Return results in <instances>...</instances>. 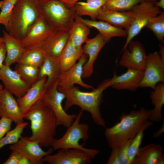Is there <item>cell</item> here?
Returning <instances> with one entry per match:
<instances>
[{"label": "cell", "instance_id": "obj_1", "mask_svg": "<svg viewBox=\"0 0 164 164\" xmlns=\"http://www.w3.org/2000/svg\"><path fill=\"white\" fill-rule=\"evenodd\" d=\"M112 81V78L105 80L90 92L82 91L74 86L68 88L58 86V90L65 96L64 109L67 111L73 106H77L81 110L89 113L96 124L105 127V122L101 115L100 107L103 101V92L111 87Z\"/></svg>", "mask_w": 164, "mask_h": 164}, {"label": "cell", "instance_id": "obj_2", "mask_svg": "<svg viewBox=\"0 0 164 164\" xmlns=\"http://www.w3.org/2000/svg\"><path fill=\"white\" fill-rule=\"evenodd\" d=\"M23 118L30 122L32 135L30 139L37 142L42 147H51L58 126L53 112L41 99L24 114Z\"/></svg>", "mask_w": 164, "mask_h": 164}, {"label": "cell", "instance_id": "obj_3", "mask_svg": "<svg viewBox=\"0 0 164 164\" xmlns=\"http://www.w3.org/2000/svg\"><path fill=\"white\" fill-rule=\"evenodd\" d=\"M151 111L142 107L129 113H123L119 121L105 129L104 135L109 147L119 148L125 142L132 139L149 121Z\"/></svg>", "mask_w": 164, "mask_h": 164}, {"label": "cell", "instance_id": "obj_4", "mask_svg": "<svg viewBox=\"0 0 164 164\" xmlns=\"http://www.w3.org/2000/svg\"><path fill=\"white\" fill-rule=\"evenodd\" d=\"M40 0H18L5 30L22 40L40 17Z\"/></svg>", "mask_w": 164, "mask_h": 164}, {"label": "cell", "instance_id": "obj_5", "mask_svg": "<svg viewBox=\"0 0 164 164\" xmlns=\"http://www.w3.org/2000/svg\"><path fill=\"white\" fill-rule=\"evenodd\" d=\"M40 16L52 31H69L74 21L75 12L59 0H40Z\"/></svg>", "mask_w": 164, "mask_h": 164}, {"label": "cell", "instance_id": "obj_6", "mask_svg": "<svg viewBox=\"0 0 164 164\" xmlns=\"http://www.w3.org/2000/svg\"><path fill=\"white\" fill-rule=\"evenodd\" d=\"M83 113L81 110L63 136L55 139L51 146L53 150L75 148L90 152L95 150L85 148L79 142L80 140L86 141L89 139V126L80 122Z\"/></svg>", "mask_w": 164, "mask_h": 164}, {"label": "cell", "instance_id": "obj_7", "mask_svg": "<svg viewBox=\"0 0 164 164\" xmlns=\"http://www.w3.org/2000/svg\"><path fill=\"white\" fill-rule=\"evenodd\" d=\"M132 10L133 17L127 31V36L122 51L127 47L129 43L145 27L151 19L161 12L160 8L155 3L146 0H142Z\"/></svg>", "mask_w": 164, "mask_h": 164}, {"label": "cell", "instance_id": "obj_8", "mask_svg": "<svg viewBox=\"0 0 164 164\" xmlns=\"http://www.w3.org/2000/svg\"><path fill=\"white\" fill-rule=\"evenodd\" d=\"M58 80L46 90L41 99L53 112L58 126L67 128L72 123L77 115L67 113L63 108L62 103L65 96L58 90Z\"/></svg>", "mask_w": 164, "mask_h": 164}, {"label": "cell", "instance_id": "obj_9", "mask_svg": "<svg viewBox=\"0 0 164 164\" xmlns=\"http://www.w3.org/2000/svg\"><path fill=\"white\" fill-rule=\"evenodd\" d=\"M99 152L96 149L90 152L75 148L60 149L55 154L46 155L43 161L48 164H89Z\"/></svg>", "mask_w": 164, "mask_h": 164}, {"label": "cell", "instance_id": "obj_10", "mask_svg": "<svg viewBox=\"0 0 164 164\" xmlns=\"http://www.w3.org/2000/svg\"><path fill=\"white\" fill-rule=\"evenodd\" d=\"M159 83H164V58L156 51L147 55L143 77L139 87L154 89Z\"/></svg>", "mask_w": 164, "mask_h": 164}, {"label": "cell", "instance_id": "obj_11", "mask_svg": "<svg viewBox=\"0 0 164 164\" xmlns=\"http://www.w3.org/2000/svg\"><path fill=\"white\" fill-rule=\"evenodd\" d=\"M9 149L28 158L31 164H43V158L53 151L52 148L45 151L37 142L31 140L29 137L22 136L16 143L10 145Z\"/></svg>", "mask_w": 164, "mask_h": 164}, {"label": "cell", "instance_id": "obj_12", "mask_svg": "<svg viewBox=\"0 0 164 164\" xmlns=\"http://www.w3.org/2000/svg\"><path fill=\"white\" fill-rule=\"evenodd\" d=\"M122 51L123 53L119 61L121 65L127 69L144 71L147 55L141 43L132 40Z\"/></svg>", "mask_w": 164, "mask_h": 164}, {"label": "cell", "instance_id": "obj_13", "mask_svg": "<svg viewBox=\"0 0 164 164\" xmlns=\"http://www.w3.org/2000/svg\"><path fill=\"white\" fill-rule=\"evenodd\" d=\"M0 80L5 88L17 98L23 96L31 86L24 80L15 70L5 65L0 70Z\"/></svg>", "mask_w": 164, "mask_h": 164}, {"label": "cell", "instance_id": "obj_14", "mask_svg": "<svg viewBox=\"0 0 164 164\" xmlns=\"http://www.w3.org/2000/svg\"><path fill=\"white\" fill-rule=\"evenodd\" d=\"M87 60V55L84 53L77 63L67 70L61 73L58 78V86L68 88L76 84L85 88L93 89V86L85 83L82 80L83 66Z\"/></svg>", "mask_w": 164, "mask_h": 164}, {"label": "cell", "instance_id": "obj_15", "mask_svg": "<svg viewBox=\"0 0 164 164\" xmlns=\"http://www.w3.org/2000/svg\"><path fill=\"white\" fill-rule=\"evenodd\" d=\"M52 31L40 16L21 41L26 49L41 48Z\"/></svg>", "mask_w": 164, "mask_h": 164}, {"label": "cell", "instance_id": "obj_16", "mask_svg": "<svg viewBox=\"0 0 164 164\" xmlns=\"http://www.w3.org/2000/svg\"><path fill=\"white\" fill-rule=\"evenodd\" d=\"M108 43L99 33L89 39L82 47L84 53L88 56L83 68L82 78L90 77L94 72V64L101 50Z\"/></svg>", "mask_w": 164, "mask_h": 164}, {"label": "cell", "instance_id": "obj_17", "mask_svg": "<svg viewBox=\"0 0 164 164\" xmlns=\"http://www.w3.org/2000/svg\"><path fill=\"white\" fill-rule=\"evenodd\" d=\"M10 118L16 124L24 122L23 114L13 95L6 88L0 90V117Z\"/></svg>", "mask_w": 164, "mask_h": 164}, {"label": "cell", "instance_id": "obj_18", "mask_svg": "<svg viewBox=\"0 0 164 164\" xmlns=\"http://www.w3.org/2000/svg\"><path fill=\"white\" fill-rule=\"evenodd\" d=\"M143 75L144 71L132 69H128L126 72L119 76L114 73L111 87L118 90L135 91L139 87Z\"/></svg>", "mask_w": 164, "mask_h": 164}, {"label": "cell", "instance_id": "obj_19", "mask_svg": "<svg viewBox=\"0 0 164 164\" xmlns=\"http://www.w3.org/2000/svg\"><path fill=\"white\" fill-rule=\"evenodd\" d=\"M46 77L38 80L31 86L23 96L17 98L18 103L23 115L35 103L42 99L46 91L45 88Z\"/></svg>", "mask_w": 164, "mask_h": 164}, {"label": "cell", "instance_id": "obj_20", "mask_svg": "<svg viewBox=\"0 0 164 164\" xmlns=\"http://www.w3.org/2000/svg\"><path fill=\"white\" fill-rule=\"evenodd\" d=\"M69 38L68 31H52L41 49L45 54L59 57Z\"/></svg>", "mask_w": 164, "mask_h": 164}, {"label": "cell", "instance_id": "obj_21", "mask_svg": "<svg viewBox=\"0 0 164 164\" xmlns=\"http://www.w3.org/2000/svg\"><path fill=\"white\" fill-rule=\"evenodd\" d=\"M133 13L132 10L125 12L113 11L102 7L97 19L106 22L126 31L132 21Z\"/></svg>", "mask_w": 164, "mask_h": 164}, {"label": "cell", "instance_id": "obj_22", "mask_svg": "<svg viewBox=\"0 0 164 164\" xmlns=\"http://www.w3.org/2000/svg\"><path fill=\"white\" fill-rule=\"evenodd\" d=\"M60 73L59 57L45 54L43 63L39 68L38 80L47 77L45 84L46 90L58 80Z\"/></svg>", "mask_w": 164, "mask_h": 164}, {"label": "cell", "instance_id": "obj_23", "mask_svg": "<svg viewBox=\"0 0 164 164\" xmlns=\"http://www.w3.org/2000/svg\"><path fill=\"white\" fill-rule=\"evenodd\" d=\"M3 38L6 51L4 65L10 67L17 63L26 50L21 40L9 34L6 30H3Z\"/></svg>", "mask_w": 164, "mask_h": 164}, {"label": "cell", "instance_id": "obj_24", "mask_svg": "<svg viewBox=\"0 0 164 164\" xmlns=\"http://www.w3.org/2000/svg\"><path fill=\"white\" fill-rule=\"evenodd\" d=\"M79 17L80 19L89 28L97 29L108 42L114 37H127V32L125 30L116 27L106 22L84 19L81 17Z\"/></svg>", "mask_w": 164, "mask_h": 164}, {"label": "cell", "instance_id": "obj_25", "mask_svg": "<svg viewBox=\"0 0 164 164\" xmlns=\"http://www.w3.org/2000/svg\"><path fill=\"white\" fill-rule=\"evenodd\" d=\"M163 152L161 145L153 143L140 147L132 164H157Z\"/></svg>", "mask_w": 164, "mask_h": 164}, {"label": "cell", "instance_id": "obj_26", "mask_svg": "<svg viewBox=\"0 0 164 164\" xmlns=\"http://www.w3.org/2000/svg\"><path fill=\"white\" fill-rule=\"evenodd\" d=\"M84 54L82 47L74 46L68 40L59 56L61 73L64 72L74 65Z\"/></svg>", "mask_w": 164, "mask_h": 164}, {"label": "cell", "instance_id": "obj_27", "mask_svg": "<svg viewBox=\"0 0 164 164\" xmlns=\"http://www.w3.org/2000/svg\"><path fill=\"white\" fill-rule=\"evenodd\" d=\"M90 32V28L75 14L74 21L68 31L69 39L71 43L76 47H82L88 39Z\"/></svg>", "mask_w": 164, "mask_h": 164}, {"label": "cell", "instance_id": "obj_28", "mask_svg": "<svg viewBox=\"0 0 164 164\" xmlns=\"http://www.w3.org/2000/svg\"><path fill=\"white\" fill-rule=\"evenodd\" d=\"M106 0H86V2H78L73 8L77 15L89 16L92 20H95L99 11L104 6Z\"/></svg>", "mask_w": 164, "mask_h": 164}, {"label": "cell", "instance_id": "obj_29", "mask_svg": "<svg viewBox=\"0 0 164 164\" xmlns=\"http://www.w3.org/2000/svg\"><path fill=\"white\" fill-rule=\"evenodd\" d=\"M150 98L154 106L151 109L149 120L152 122H159L163 119L162 108L164 104V84H157L153 91L151 92Z\"/></svg>", "mask_w": 164, "mask_h": 164}, {"label": "cell", "instance_id": "obj_30", "mask_svg": "<svg viewBox=\"0 0 164 164\" xmlns=\"http://www.w3.org/2000/svg\"><path fill=\"white\" fill-rule=\"evenodd\" d=\"M45 53L41 48L26 49L17 63L39 68L44 60Z\"/></svg>", "mask_w": 164, "mask_h": 164}, {"label": "cell", "instance_id": "obj_31", "mask_svg": "<svg viewBox=\"0 0 164 164\" xmlns=\"http://www.w3.org/2000/svg\"><path fill=\"white\" fill-rule=\"evenodd\" d=\"M15 70L24 80L31 85L38 80L39 68L36 67L18 63Z\"/></svg>", "mask_w": 164, "mask_h": 164}, {"label": "cell", "instance_id": "obj_32", "mask_svg": "<svg viewBox=\"0 0 164 164\" xmlns=\"http://www.w3.org/2000/svg\"><path fill=\"white\" fill-rule=\"evenodd\" d=\"M152 124L153 122L148 121L132 139L128 150V155L130 164H132L140 148L145 131Z\"/></svg>", "mask_w": 164, "mask_h": 164}, {"label": "cell", "instance_id": "obj_33", "mask_svg": "<svg viewBox=\"0 0 164 164\" xmlns=\"http://www.w3.org/2000/svg\"><path fill=\"white\" fill-rule=\"evenodd\" d=\"M28 125L27 122L16 124L15 127L8 132L0 139V149L7 145H12L16 143L22 137L24 128Z\"/></svg>", "mask_w": 164, "mask_h": 164}, {"label": "cell", "instance_id": "obj_34", "mask_svg": "<svg viewBox=\"0 0 164 164\" xmlns=\"http://www.w3.org/2000/svg\"><path fill=\"white\" fill-rule=\"evenodd\" d=\"M143 0H106L103 6L111 10L125 12L131 10Z\"/></svg>", "mask_w": 164, "mask_h": 164}, {"label": "cell", "instance_id": "obj_35", "mask_svg": "<svg viewBox=\"0 0 164 164\" xmlns=\"http://www.w3.org/2000/svg\"><path fill=\"white\" fill-rule=\"evenodd\" d=\"M145 27L151 30L158 40L162 41L164 37V12H161L150 19Z\"/></svg>", "mask_w": 164, "mask_h": 164}, {"label": "cell", "instance_id": "obj_36", "mask_svg": "<svg viewBox=\"0 0 164 164\" xmlns=\"http://www.w3.org/2000/svg\"><path fill=\"white\" fill-rule=\"evenodd\" d=\"M18 0H3L0 10V24L7 27Z\"/></svg>", "mask_w": 164, "mask_h": 164}, {"label": "cell", "instance_id": "obj_37", "mask_svg": "<svg viewBox=\"0 0 164 164\" xmlns=\"http://www.w3.org/2000/svg\"><path fill=\"white\" fill-rule=\"evenodd\" d=\"M132 139L124 143L119 148L120 164H130L128 155V150Z\"/></svg>", "mask_w": 164, "mask_h": 164}, {"label": "cell", "instance_id": "obj_38", "mask_svg": "<svg viewBox=\"0 0 164 164\" xmlns=\"http://www.w3.org/2000/svg\"><path fill=\"white\" fill-rule=\"evenodd\" d=\"M12 120L10 118L2 117L0 119V139L11 130Z\"/></svg>", "mask_w": 164, "mask_h": 164}, {"label": "cell", "instance_id": "obj_39", "mask_svg": "<svg viewBox=\"0 0 164 164\" xmlns=\"http://www.w3.org/2000/svg\"><path fill=\"white\" fill-rule=\"evenodd\" d=\"M111 151L106 164H120L119 159V148H113Z\"/></svg>", "mask_w": 164, "mask_h": 164}, {"label": "cell", "instance_id": "obj_40", "mask_svg": "<svg viewBox=\"0 0 164 164\" xmlns=\"http://www.w3.org/2000/svg\"><path fill=\"white\" fill-rule=\"evenodd\" d=\"M22 156L18 152L12 150L9 158L3 163L4 164H18Z\"/></svg>", "mask_w": 164, "mask_h": 164}, {"label": "cell", "instance_id": "obj_41", "mask_svg": "<svg viewBox=\"0 0 164 164\" xmlns=\"http://www.w3.org/2000/svg\"><path fill=\"white\" fill-rule=\"evenodd\" d=\"M6 56V51L4 44L0 46V70L4 64L3 62L5 61Z\"/></svg>", "mask_w": 164, "mask_h": 164}, {"label": "cell", "instance_id": "obj_42", "mask_svg": "<svg viewBox=\"0 0 164 164\" xmlns=\"http://www.w3.org/2000/svg\"><path fill=\"white\" fill-rule=\"evenodd\" d=\"M70 8H73L75 3L80 0H59Z\"/></svg>", "mask_w": 164, "mask_h": 164}, {"label": "cell", "instance_id": "obj_43", "mask_svg": "<svg viewBox=\"0 0 164 164\" xmlns=\"http://www.w3.org/2000/svg\"><path fill=\"white\" fill-rule=\"evenodd\" d=\"M18 164H31V163L28 158L22 155Z\"/></svg>", "mask_w": 164, "mask_h": 164}, {"label": "cell", "instance_id": "obj_44", "mask_svg": "<svg viewBox=\"0 0 164 164\" xmlns=\"http://www.w3.org/2000/svg\"><path fill=\"white\" fill-rule=\"evenodd\" d=\"M155 4L159 8L164 9V0H159V1L155 3Z\"/></svg>", "mask_w": 164, "mask_h": 164}, {"label": "cell", "instance_id": "obj_45", "mask_svg": "<svg viewBox=\"0 0 164 164\" xmlns=\"http://www.w3.org/2000/svg\"><path fill=\"white\" fill-rule=\"evenodd\" d=\"M164 163V155L163 154L158 159L157 164H162Z\"/></svg>", "mask_w": 164, "mask_h": 164}, {"label": "cell", "instance_id": "obj_46", "mask_svg": "<svg viewBox=\"0 0 164 164\" xmlns=\"http://www.w3.org/2000/svg\"><path fill=\"white\" fill-rule=\"evenodd\" d=\"M160 52H159L160 55L164 58V48L162 45L160 46Z\"/></svg>", "mask_w": 164, "mask_h": 164}, {"label": "cell", "instance_id": "obj_47", "mask_svg": "<svg viewBox=\"0 0 164 164\" xmlns=\"http://www.w3.org/2000/svg\"><path fill=\"white\" fill-rule=\"evenodd\" d=\"M4 44V40L3 37L0 36V46Z\"/></svg>", "mask_w": 164, "mask_h": 164}, {"label": "cell", "instance_id": "obj_48", "mask_svg": "<svg viewBox=\"0 0 164 164\" xmlns=\"http://www.w3.org/2000/svg\"><path fill=\"white\" fill-rule=\"evenodd\" d=\"M146 0L155 3L159 1V0Z\"/></svg>", "mask_w": 164, "mask_h": 164}, {"label": "cell", "instance_id": "obj_49", "mask_svg": "<svg viewBox=\"0 0 164 164\" xmlns=\"http://www.w3.org/2000/svg\"><path fill=\"white\" fill-rule=\"evenodd\" d=\"M3 0L0 1V10L1 6L2 4Z\"/></svg>", "mask_w": 164, "mask_h": 164}, {"label": "cell", "instance_id": "obj_50", "mask_svg": "<svg viewBox=\"0 0 164 164\" xmlns=\"http://www.w3.org/2000/svg\"><path fill=\"white\" fill-rule=\"evenodd\" d=\"M3 87V86L2 84H0V90L2 89Z\"/></svg>", "mask_w": 164, "mask_h": 164}, {"label": "cell", "instance_id": "obj_51", "mask_svg": "<svg viewBox=\"0 0 164 164\" xmlns=\"http://www.w3.org/2000/svg\"></svg>", "mask_w": 164, "mask_h": 164}]
</instances>
